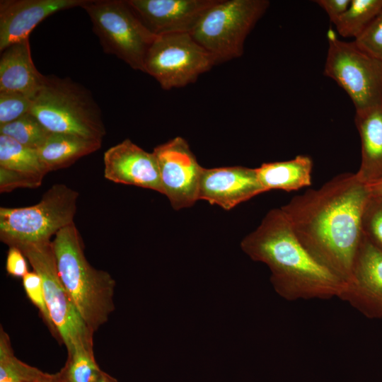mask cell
Listing matches in <instances>:
<instances>
[{"label": "cell", "instance_id": "obj_32", "mask_svg": "<svg viewBox=\"0 0 382 382\" xmlns=\"http://www.w3.org/2000/svg\"><path fill=\"white\" fill-rule=\"evenodd\" d=\"M39 382H64L59 372L51 374L44 373Z\"/></svg>", "mask_w": 382, "mask_h": 382}, {"label": "cell", "instance_id": "obj_29", "mask_svg": "<svg viewBox=\"0 0 382 382\" xmlns=\"http://www.w3.org/2000/svg\"><path fill=\"white\" fill-rule=\"evenodd\" d=\"M43 178L25 174L0 167V192H8L19 187H39Z\"/></svg>", "mask_w": 382, "mask_h": 382}, {"label": "cell", "instance_id": "obj_13", "mask_svg": "<svg viewBox=\"0 0 382 382\" xmlns=\"http://www.w3.org/2000/svg\"><path fill=\"white\" fill-rule=\"evenodd\" d=\"M216 0H127L144 25L156 36L190 33Z\"/></svg>", "mask_w": 382, "mask_h": 382}, {"label": "cell", "instance_id": "obj_6", "mask_svg": "<svg viewBox=\"0 0 382 382\" xmlns=\"http://www.w3.org/2000/svg\"><path fill=\"white\" fill-rule=\"evenodd\" d=\"M78 192L64 184L53 185L30 207L0 208V239L9 246L50 241L74 223Z\"/></svg>", "mask_w": 382, "mask_h": 382}, {"label": "cell", "instance_id": "obj_17", "mask_svg": "<svg viewBox=\"0 0 382 382\" xmlns=\"http://www.w3.org/2000/svg\"><path fill=\"white\" fill-rule=\"evenodd\" d=\"M45 78L33 62L29 38L1 52L0 91L18 92L33 99Z\"/></svg>", "mask_w": 382, "mask_h": 382}, {"label": "cell", "instance_id": "obj_19", "mask_svg": "<svg viewBox=\"0 0 382 382\" xmlns=\"http://www.w3.org/2000/svg\"><path fill=\"white\" fill-rule=\"evenodd\" d=\"M312 158L306 155L283 161L262 163L256 168L259 182L264 190H298L312 184Z\"/></svg>", "mask_w": 382, "mask_h": 382}, {"label": "cell", "instance_id": "obj_8", "mask_svg": "<svg viewBox=\"0 0 382 382\" xmlns=\"http://www.w3.org/2000/svg\"><path fill=\"white\" fill-rule=\"evenodd\" d=\"M81 8L89 16L103 51L144 72L145 57L156 35L127 0H86Z\"/></svg>", "mask_w": 382, "mask_h": 382}, {"label": "cell", "instance_id": "obj_22", "mask_svg": "<svg viewBox=\"0 0 382 382\" xmlns=\"http://www.w3.org/2000/svg\"><path fill=\"white\" fill-rule=\"evenodd\" d=\"M382 9V0H351L347 11L334 23L345 37L357 38Z\"/></svg>", "mask_w": 382, "mask_h": 382}, {"label": "cell", "instance_id": "obj_5", "mask_svg": "<svg viewBox=\"0 0 382 382\" xmlns=\"http://www.w3.org/2000/svg\"><path fill=\"white\" fill-rule=\"evenodd\" d=\"M270 4L267 0H216L190 34L216 64L240 57L247 36Z\"/></svg>", "mask_w": 382, "mask_h": 382}, {"label": "cell", "instance_id": "obj_28", "mask_svg": "<svg viewBox=\"0 0 382 382\" xmlns=\"http://www.w3.org/2000/svg\"><path fill=\"white\" fill-rule=\"evenodd\" d=\"M353 42L364 52L382 60V9Z\"/></svg>", "mask_w": 382, "mask_h": 382}, {"label": "cell", "instance_id": "obj_25", "mask_svg": "<svg viewBox=\"0 0 382 382\" xmlns=\"http://www.w3.org/2000/svg\"><path fill=\"white\" fill-rule=\"evenodd\" d=\"M363 236L382 253V197L371 192L361 219Z\"/></svg>", "mask_w": 382, "mask_h": 382}, {"label": "cell", "instance_id": "obj_7", "mask_svg": "<svg viewBox=\"0 0 382 382\" xmlns=\"http://www.w3.org/2000/svg\"><path fill=\"white\" fill-rule=\"evenodd\" d=\"M14 246L23 252L42 279L50 318L67 355L82 348L93 350L94 332L81 317L60 279L52 241Z\"/></svg>", "mask_w": 382, "mask_h": 382}, {"label": "cell", "instance_id": "obj_34", "mask_svg": "<svg viewBox=\"0 0 382 382\" xmlns=\"http://www.w3.org/2000/svg\"><path fill=\"white\" fill-rule=\"evenodd\" d=\"M96 382H118L116 378L102 371Z\"/></svg>", "mask_w": 382, "mask_h": 382}, {"label": "cell", "instance_id": "obj_31", "mask_svg": "<svg viewBox=\"0 0 382 382\" xmlns=\"http://www.w3.org/2000/svg\"><path fill=\"white\" fill-rule=\"evenodd\" d=\"M316 3L326 12L330 21L335 23L347 11L351 0H317Z\"/></svg>", "mask_w": 382, "mask_h": 382}, {"label": "cell", "instance_id": "obj_1", "mask_svg": "<svg viewBox=\"0 0 382 382\" xmlns=\"http://www.w3.org/2000/svg\"><path fill=\"white\" fill-rule=\"evenodd\" d=\"M370 195L369 185L355 173H342L280 209L305 248L346 282L362 240V214Z\"/></svg>", "mask_w": 382, "mask_h": 382}, {"label": "cell", "instance_id": "obj_11", "mask_svg": "<svg viewBox=\"0 0 382 382\" xmlns=\"http://www.w3.org/2000/svg\"><path fill=\"white\" fill-rule=\"evenodd\" d=\"M163 194L175 209L192 206L198 200L200 166L187 141L176 137L154 149Z\"/></svg>", "mask_w": 382, "mask_h": 382}, {"label": "cell", "instance_id": "obj_26", "mask_svg": "<svg viewBox=\"0 0 382 382\" xmlns=\"http://www.w3.org/2000/svg\"><path fill=\"white\" fill-rule=\"evenodd\" d=\"M22 283L28 298L38 309L41 318L50 332L56 339L59 340L57 332L50 318L40 275L33 270L28 272L22 278Z\"/></svg>", "mask_w": 382, "mask_h": 382}, {"label": "cell", "instance_id": "obj_24", "mask_svg": "<svg viewBox=\"0 0 382 382\" xmlns=\"http://www.w3.org/2000/svg\"><path fill=\"white\" fill-rule=\"evenodd\" d=\"M101 372L93 350L86 348L68 354L64 366L59 371L64 382H96Z\"/></svg>", "mask_w": 382, "mask_h": 382}, {"label": "cell", "instance_id": "obj_30", "mask_svg": "<svg viewBox=\"0 0 382 382\" xmlns=\"http://www.w3.org/2000/svg\"><path fill=\"white\" fill-rule=\"evenodd\" d=\"M26 260L18 248L9 246L6 260L7 273L14 277L23 278L29 272Z\"/></svg>", "mask_w": 382, "mask_h": 382}, {"label": "cell", "instance_id": "obj_33", "mask_svg": "<svg viewBox=\"0 0 382 382\" xmlns=\"http://www.w3.org/2000/svg\"><path fill=\"white\" fill-rule=\"evenodd\" d=\"M371 192L382 197V180L369 185Z\"/></svg>", "mask_w": 382, "mask_h": 382}, {"label": "cell", "instance_id": "obj_16", "mask_svg": "<svg viewBox=\"0 0 382 382\" xmlns=\"http://www.w3.org/2000/svg\"><path fill=\"white\" fill-rule=\"evenodd\" d=\"M86 0H1L0 51L29 38L33 30L54 13L81 7Z\"/></svg>", "mask_w": 382, "mask_h": 382}, {"label": "cell", "instance_id": "obj_9", "mask_svg": "<svg viewBox=\"0 0 382 382\" xmlns=\"http://www.w3.org/2000/svg\"><path fill=\"white\" fill-rule=\"evenodd\" d=\"M324 74L349 96L356 111L382 105V60L360 50L354 42L328 34Z\"/></svg>", "mask_w": 382, "mask_h": 382}, {"label": "cell", "instance_id": "obj_12", "mask_svg": "<svg viewBox=\"0 0 382 382\" xmlns=\"http://www.w3.org/2000/svg\"><path fill=\"white\" fill-rule=\"evenodd\" d=\"M338 298L365 317L382 320V253L364 236L351 277Z\"/></svg>", "mask_w": 382, "mask_h": 382}, {"label": "cell", "instance_id": "obj_21", "mask_svg": "<svg viewBox=\"0 0 382 382\" xmlns=\"http://www.w3.org/2000/svg\"><path fill=\"white\" fill-rule=\"evenodd\" d=\"M0 167L41 178L49 173L37 149L2 134H0Z\"/></svg>", "mask_w": 382, "mask_h": 382}, {"label": "cell", "instance_id": "obj_18", "mask_svg": "<svg viewBox=\"0 0 382 382\" xmlns=\"http://www.w3.org/2000/svg\"><path fill=\"white\" fill-rule=\"evenodd\" d=\"M354 122L361 141V162L355 174L370 185L382 180V105L356 111Z\"/></svg>", "mask_w": 382, "mask_h": 382}, {"label": "cell", "instance_id": "obj_10", "mask_svg": "<svg viewBox=\"0 0 382 382\" xmlns=\"http://www.w3.org/2000/svg\"><path fill=\"white\" fill-rule=\"evenodd\" d=\"M216 63L189 33L156 36L146 53L144 72L165 90L195 82Z\"/></svg>", "mask_w": 382, "mask_h": 382}, {"label": "cell", "instance_id": "obj_23", "mask_svg": "<svg viewBox=\"0 0 382 382\" xmlns=\"http://www.w3.org/2000/svg\"><path fill=\"white\" fill-rule=\"evenodd\" d=\"M50 134L30 112L9 123L0 125V134L34 149H38Z\"/></svg>", "mask_w": 382, "mask_h": 382}, {"label": "cell", "instance_id": "obj_27", "mask_svg": "<svg viewBox=\"0 0 382 382\" xmlns=\"http://www.w3.org/2000/svg\"><path fill=\"white\" fill-rule=\"evenodd\" d=\"M33 99L18 92L0 91V125L30 112Z\"/></svg>", "mask_w": 382, "mask_h": 382}, {"label": "cell", "instance_id": "obj_20", "mask_svg": "<svg viewBox=\"0 0 382 382\" xmlns=\"http://www.w3.org/2000/svg\"><path fill=\"white\" fill-rule=\"evenodd\" d=\"M101 144L100 141L74 134L50 133L37 151L50 172L69 166L80 158L99 149Z\"/></svg>", "mask_w": 382, "mask_h": 382}, {"label": "cell", "instance_id": "obj_3", "mask_svg": "<svg viewBox=\"0 0 382 382\" xmlns=\"http://www.w3.org/2000/svg\"><path fill=\"white\" fill-rule=\"evenodd\" d=\"M52 243L60 279L81 317L95 332L115 309L116 282L110 273L88 262L74 223L58 231Z\"/></svg>", "mask_w": 382, "mask_h": 382}, {"label": "cell", "instance_id": "obj_4", "mask_svg": "<svg viewBox=\"0 0 382 382\" xmlns=\"http://www.w3.org/2000/svg\"><path fill=\"white\" fill-rule=\"evenodd\" d=\"M30 112L50 133L100 141L106 134L100 108L91 93L69 78L46 76Z\"/></svg>", "mask_w": 382, "mask_h": 382}, {"label": "cell", "instance_id": "obj_14", "mask_svg": "<svg viewBox=\"0 0 382 382\" xmlns=\"http://www.w3.org/2000/svg\"><path fill=\"white\" fill-rule=\"evenodd\" d=\"M104 177L115 183L134 185L163 194L158 162L130 139L109 148L103 156Z\"/></svg>", "mask_w": 382, "mask_h": 382}, {"label": "cell", "instance_id": "obj_35", "mask_svg": "<svg viewBox=\"0 0 382 382\" xmlns=\"http://www.w3.org/2000/svg\"><path fill=\"white\" fill-rule=\"evenodd\" d=\"M41 379V378H40ZM38 381H7V382H39Z\"/></svg>", "mask_w": 382, "mask_h": 382}, {"label": "cell", "instance_id": "obj_2", "mask_svg": "<svg viewBox=\"0 0 382 382\" xmlns=\"http://www.w3.org/2000/svg\"><path fill=\"white\" fill-rule=\"evenodd\" d=\"M241 248L270 269L274 291L287 301L338 298L345 282L300 243L280 208L267 213Z\"/></svg>", "mask_w": 382, "mask_h": 382}, {"label": "cell", "instance_id": "obj_15", "mask_svg": "<svg viewBox=\"0 0 382 382\" xmlns=\"http://www.w3.org/2000/svg\"><path fill=\"white\" fill-rule=\"evenodd\" d=\"M264 192L256 168L243 166L202 168L198 200L229 210Z\"/></svg>", "mask_w": 382, "mask_h": 382}]
</instances>
